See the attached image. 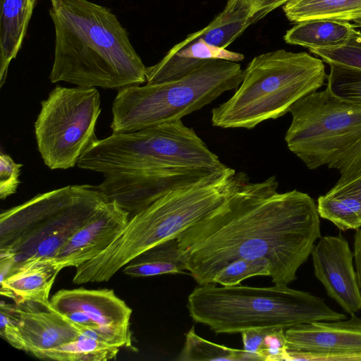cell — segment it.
<instances>
[{"label": "cell", "instance_id": "cell-24", "mask_svg": "<svg viewBox=\"0 0 361 361\" xmlns=\"http://www.w3.org/2000/svg\"><path fill=\"white\" fill-rule=\"evenodd\" d=\"M178 361L260 360L245 350L234 349L210 342L198 336L192 326L185 334L184 345L176 359Z\"/></svg>", "mask_w": 361, "mask_h": 361}, {"label": "cell", "instance_id": "cell-34", "mask_svg": "<svg viewBox=\"0 0 361 361\" xmlns=\"http://www.w3.org/2000/svg\"><path fill=\"white\" fill-rule=\"evenodd\" d=\"M353 257L357 281L361 291V227L354 235Z\"/></svg>", "mask_w": 361, "mask_h": 361}, {"label": "cell", "instance_id": "cell-13", "mask_svg": "<svg viewBox=\"0 0 361 361\" xmlns=\"http://www.w3.org/2000/svg\"><path fill=\"white\" fill-rule=\"evenodd\" d=\"M215 172L200 168H168L104 175L97 188L107 201L116 202L130 217L180 186Z\"/></svg>", "mask_w": 361, "mask_h": 361}, {"label": "cell", "instance_id": "cell-1", "mask_svg": "<svg viewBox=\"0 0 361 361\" xmlns=\"http://www.w3.org/2000/svg\"><path fill=\"white\" fill-rule=\"evenodd\" d=\"M275 176L253 183L246 173L227 198L176 238L187 270L199 285L239 259H264L274 284L296 279L321 238L320 216L308 194L277 192Z\"/></svg>", "mask_w": 361, "mask_h": 361}, {"label": "cell", "instance_id": "cell-28", "mask_svg": "<svg viewBox=\"0 0 361 361\" xmlns=\"http://www.w3.org/2000/svg\"><path fill=\"white\" fill-rule=\"evenodd\" d=\"M309 51L329 64H338L361 70V32L353 29L344 44L332 47L310 48Z\"/></svg>", "mask_w": 361, "mask_h": 361}, {"label": "cell", "instance_id": "cell-18", "mask_svg": "<svg viewBox=\"0 0 361 361\" xmlns=\"http://www.w3.org/2000/svg\"><path fill=\"white\" fill-rule=\"evenodd\" d=\"M61 270L48 259L29 262L1 279L0 293L16 305L28 302L49 307L50 291Z\"/></svg>", "mask_w": 361, "mask_h": 361}, {"label": "cell", "instance_id": "cell-36", "mask_svg": "<svg viewBox=\"0 0 361 361\" xmlns=\"http://www.w3.org/2000/svg\"><path fill=\"white\" fill-rule=\"evenodd\" d=\"M353 22L356 27H361V18L355 19Z\"/></svg>", "mask_w": 361, "mask_h": 361}, {"label": "cell", "instance_id": "cell-17", "mask_svg": "<svg viewBox=\"0 0 361 361\" xmlns=\"http://www.w3.org/2000/svg\"><path fill=\"white\" fill-rule=\"evenodd\" d=\"M243 54L207 43L195 32L174 45L156 64L147 67L146 82L157 84L179 79L205 61L240 62Z\"/></svg>", "mask_w": 361, "mask_h": 361}, {"label": "cell", "instance_id": "cell-11", "mask_svg": "<svg viewBox=\"0 0 361 361\" xmlns=\"http://www.w3.org/2000/svg\"><path fill=\"white\" fill-rule=\"evenodd\" d=\"M50 306L82 335L118 348L131 346L132 310L113 290H60L51 297Z\"/></svg>", "mask_w": 361, "mask_h": 361}, {"label": "cell", "instance_id": "cell-27", "mask_svg": "<svg viewBox=\"0 0 361 361\" xmlns=\"http://www.w3.org/2000/svg\"><path fill=\"white\" fill-rule=\"evenodd\" d=\"M271 267L264 259H239L221 269L214 277L212 283L224 286H235L246 279L258 276H270Z\"/></svg>", "mask_w": 361, "mask_h": 361}, {"label": "cell", "instance_id": "cell-30", "mask_svg": "<svg viewBox=\"0 0 361 361\" xmlns=\"http://www.w3.org/2000/svg\"><path fill=\"white\" fill-rule=\"evenodd\" d=\"M13 307L14 305L1 302L0 305V334L15 348L24 350V343Z\"/></svg>", "mask_w": 361, "mask_h": 361}, {"label": "cell", "instance_id": "cell-10", "mask_svg": "<svg viewBox=\"0 0 361 361\" xmlns=\"http://www.w3.org/2000/svg\"><path fill=\"white\" fill-rule=\"evenodd\" d=\"M35 123L38 150L51 169H67L98 140L101 99L95 87L56 86L41 103Z\"/></svg>", "mask_w": 361, "mask_h": 361}, {"label": "cell", "instance_id": "cell-33", "mask_svg": "<svg viewBox=\"0 0 361 361\" xmlns=\"http://www.w3.org/2000/svg\"><path fill=\"white\" fill-rule=\"evenodd\" d=\"M327 194L332 196H351L361 201V174L345 183H336Z\"/></svg>", "mask_w": 361, "mask_h": 361}, {"label": "cell", "instance_id": "cell-21", "mask_svg": "<svg viewBox=\"0 0 361 361\" xmlns=\"http://www.w3.org/2000/svg\"><path fill=\"white\" fill-rule=\"evenodd\" d=\"M184 270L187 266L176 238L146 250L123 267V274L131 277L178 274Z\"/></svg>", "mask_w": 361, "mask_h": 361}, {"label": "cell", "instance_id": "cell-14", "mask_svg": "<svg viewBox=\"0 0 361 361\" xmlns=\"http://www.w3.org/2000/svg\"><path fill=\"white\" fill-rule=\"evenodd\" d=\"M314 274L327 295L348 314L361 310L353 252L341 234L321 237L311 252Z\"/></svg>", "mask_w": 361, "mask_h": 361}, {"label": "cell", "instance_id": "cell-32", "mask_svg": "<svg viewBox=\"0 0 361 361\" xmlns=\"http://www.w3.org/2000/svg\"><path fill=\"white\" fill-rule=\"evenodd\" d=\"M264 1L265 0H227L224 9L219 14L225 18H236L241 19L253 18Z\"/></svg>", "mask_w": 361, "mask_h": 361}, {"label": "cell", "instance_id": "cell-9", "mask_svg": "<svg viewBox=\"0 0 361 361\" xmlns=\"http://www.w3.org/2000/svg\"><path fill=\"white\" fill-rule=\"evenodd\" d=\"M80 169L104 176L168 168L226 167L181 120L99 140L80 158Z\"/></svg>", "mask_w": 361, "mask_h": 361}, {"label": "cell", "instance_id": "cell-15", "mask_svg": "<svg viewBox=\"0 0 361 361\" xmlns=\"http://www.w3.org/2000/svg\"><path fill=\"white\" fill-rule=\"evenodd\" d=\"M130 214L116 202L105 205L51 259L60 269L78 267L102 253L126 225Z\"/></svg>", "mask_w": 361, "mask_h": 361}, {"label": "cell", "instance_id": "cell-12", "mask_svg": "<svg viewBox=\"0 0 361 361\" xmlns=\"http://www.w3.org/2000/svg\"><path fill=\"white\" fill-rule=\"evenodd\" d=\"M287 361H361V318L321 321L285 330Z\"/></svg>", "mask_w": 361, "mask_h": 361}, {"label": "cell", "instance_id": "cell-16", "mask_svg": "<svg viewBox=\"0 0 361 361\" xmlns=\"http://www.w3.org/2000/svg\"><path fill=\"white\" fill-rule=\"evenodd\" d=\"M25 351L38 353L62 345L78 338L76 326L51 306L35 303L14 305Z\"/></svg>", "mask_w": 361, "mask_h": 361}, {"label": "cell", "instance_id": "cell-26", "mask_svg": "<svg viewBox=\"0 0 361 361\" xmlns=\"http://www.w3.org/2000/svg\"><path fill=\"white\" fill-rule=\"evenodd\" d=\"M326 90L338 99L361 106V70L329 64Z\"/></svg>", "mask_w": 361, "mask_h": 361}, {"label": "cell", "instance_id": "cell-8", "mask_svg": "<svg viewBox=\"0 0 361 361\" xmlns=\"http://www.w3.org/2000/svg\"><path fill=\"white\" fill-rule=\"evenodd\" d=\"M285 141L309 169L322 166L341 174L337 184L361 174V106L326 89L301 98L290 108Z\"/></svg>", "mask_w": 361, "mask_h": 361}, {"label": "cell", "instance_id": "cell-31", "mask_svg": "<svg viewBox=\"0 0 361 361\" xmlns=\"http://www.w3.org/2000/svg\"><path fill=\"white\" fill-rule=\"evenodd\" d=\"M22 165L16 163L8 154L0 155V197L4 200L15 193L19 181Z\"/></svg>", "mask_w": 361, "mask_h": 361}, {"label": "cell", "instance_id": "cell-22", "mask_svg": "<svg viewBox=\"0 0 361 361\" xmlns=\"http://www.w3.org/2000/svg\"><path fill=\"white\" fill-rule=\"evenodd\" d=\"M291 22L327 19L350 21L361 18V0H290L283 6Z\"/></svg>", "mask_w": 361, "mask_h": 361}, {"label": "cell", "instance_id": "cell-2", "mask_svg": "<svg viewBox=\"0 0 361 361\" xmlns=\"http://www.w3.org/2000/svg\"><path fill=\"white\" fill-rule=\"evenodd\" d=\"M49 1L55 36L52 83L119 90L146 82L147 67L110 8L89 0Z\"/></svg>", "mask_w": 361, "mask_h": 361}, {"label": "cell", "instance_id": "cell-20", "mask_svg": "<svg viewBox=\"0 0 361 361\" xmlns=\"http://www.w3.org/2000/svg\"><path fill=\"white\" fill-rule=\"evenodd\" d=\"M356 25L348 21L319 19L296 23L283 39L290 44L310 48L332 47L347 42Z\"/></svg>", "mask_w": 361, "mask_h": 361}, {"label": "cell", "instance_id": "cell-7", "mask_svg": "<svg viewBox=\"0 0 361 361\" xmlns=\"http://www.w3.org/2000/svg\"><path fill=\"white\" fill-rule=\"evenodd\" d=\"M243 78L238 62L212 59L175 80L121 89L113 102L111 128L129 133L181 120L236 90Z\"/></svg>", "mask_w": 361, "mask_h": 361}, {"label": "cell", "instance_id": "cell-4", "mask_svg": "<svg viewBox=\"0 0 361 361\" xmlns=\"http://www.w3.org/2000/svg\"><path fill=\"white\" fill-rule=\"evenodd\" d=\"M190 317L217 334L280 327L347 318L321 298L286 285L218 287L200 285L188 297Z\"/></svg>", "mask_w": 361, "mask_h": 361}, {"label": "cell", "instance_id": "cell-5", "mask_svg": "<svg viewBox=\"0 0 361 361\" xmlns=\"http://www.w3.org/2000/svg\"><path fill=\"white\" fill-rule=\"evenodd\" d=\"M106 202L97 186L75 185L1 212L0 264L8 269L7 276L29 262L52 258Z\"/></svg>", "mask_w": 361, "mask_h": 361}, {"label": "cell", "instance_id": "cell-23", "mask_svg": "<svg viewBox=\"0 0 361 361\" xmlns=\"http://www.w3.org/2000/svg\"><path fill=\"white\" fill-rule=\"evenodd\" d=\"M119 348L81 334L72 341L43 351L35 357L57 361H107L116 357Z\"/></svg>", "mask_w": 361, "mask_h": 361}, {"label": "cell", "instance_id": "cell-25", "mask_svg": "<svg viewBox=\"0 0 361 361\" xmlns=\"http://www.w3.org/2000/svg\"><path fill=\"white\" fill-rule=\"evenodd\" d=\"M317 208L320 217L341 231H356L361 227V201L356 197L326 193L318 197Z\"/></svg>", "mask_w": 361, "mask_h": 361}, {"label": "cell", "instance_id": "cell-6", "mask_svg": "<svg viewBox=\"0 0 361 361\" xmlns=\"http://www.w3.org/2000/svg\"><path fill=\"white\" fill-rule=\"evenodd\" d=\"M327 77L324 61L307 52L278 49L258 55L243 70L233 95L212 110V126L250 130L281 117Z\"/></svg>", "mask_w": 361, "mask_h": 361}, {"label": "cell", "instance_id": "cell-29", "mask_svg": "<svg viewBox=\"0 0 361 361\" xmlns=\"http://www.w3.org/2000/svg\"><path fill=\"white\" fill-rule=\"evenodd\" d=\"M285 330L280 327L267 328L259 353L261 360L287 361L288 350Z\"/></svg>", "mask_w": 361, "mask_h": 361}, {"label": "cell", "instance_id": "cell-3", "mask_svg": "<svg viewBox=\"0 0 361 361\" xmlns=\"http://www.w3.org/2000/svg\"><path fill=\"white\" fill-rule=\"evenodd\" d=\"M243 172L228 166L162 195L130 217L102 253L75 267V284L109 281L136 256L177 235L217 208Z\"/></svg>", "mask_w": 361, "mask_h": 361}, {"label": "cell", "instance_id": "cell-35", "mask_svg": "<svg viewBox=\"0 0 361 361\" xmlns=\"http://www.w3.org/2000/svg\"><path fill=\"white\" fill-rule=\"evenodd\" d=\"M290 1V0H265L253 18L257 23L273 10L281 6H284Z\"/></svg>", "mask_w": 361, "mask_h": 361}, {"label": "cell", "instance_id": "cell-19", "mask_svg": "<svg viewBox=\"0 0 361 361\" xmlns=\"http://www.w3.org/2000/svg\"><path fill=\"white\" fill-rule=\"evenodd\" d=\"M37 0H1L0 87L25 36Z\"/></svg>", "mask_w": 361, "mask_h": 361}]
</instances>
